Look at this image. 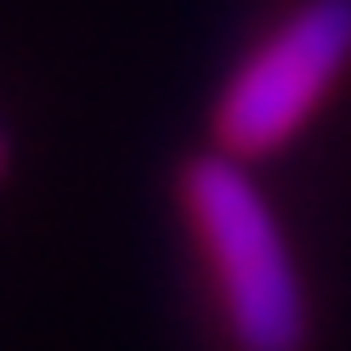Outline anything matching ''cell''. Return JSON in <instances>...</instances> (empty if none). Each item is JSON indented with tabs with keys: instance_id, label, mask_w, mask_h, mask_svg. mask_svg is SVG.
<instances>
[{
	"instance_id": "1",
	"label": "cell",
	"mask_w": 351,
	"mask_h": 351,
	"mask_svg": "<svg viewBox=\"0 0 351 351\" xmlns=\"http://www.w3.org/2000/svg\"><path fill=\"white\" fill-rule=\"evenodd\" d=\"M182 204L204 250L232 351H306L312 300L295 272L289 238L255 176L232 153H199L182 170Z\"/></svg>"
},
{
	"instance_id": "2",
	"label": "cell",
	"mask_w": 351,
	"mask_h": 351,
	"mask_svg": "<svg viewBox=\"0 0 351 351\" xmlns=\"http://www.w3.org/2000/svg\"><path fill=\"white\" fill-rule=\"evenodd\" d=\"M351 69V0H295L215 97V147L261 159L300 136Z\"/></svg>"
},
{
	"instance_id": "3",
	"label": "cell",
	"mask_w": 351,
	"mask_h": 351,
	"mask_svg": "<svg viewBox=\"0 0 351 351\" xmlns=\"http://www.w3.org/2000/svg\"><path fill=\"white\" fill-rule=\"evenodd\" d=\"M0 170H6V136H0Z\"/></svg>"
}]
</instances>
